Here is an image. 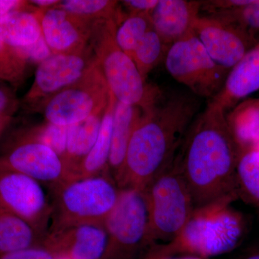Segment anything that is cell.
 Listing matches in <instances>:
<instances>
[{"label":"cell","instance_id":"7c38bea8","mask_svg":"<svg viewBox=\"0 0 259 259\" xmlns=\"http://www.w3.org/2000/svg\"><path fill=\"white\" fill-rule=\"evenodd\" d=\"M96 64L91 46L79 52L52 54L37 65L33 83L20 101L21 107L31 110L42 100L77 82Z\"/></svg>","mask_w":259,"mask_h":259},{"label":"cell","instance_id":"4316f807","mask_svg":"<svg viewBox=\"0 0 259 259\" xmlns=\"http://www.w3.org/2000/svg\"><path fill=\"white\" fill-rule=\"evenodd\" d=\"M153 29L151 14L127 15L116 26V42L126 54L132 58L143 37Z\"/></svg>","mask_w":259,"mask_h":259},{"label":"cell","instance_id":"2e32d148","mask_svg":"<svg viewBox=\"0 0 259 259\" xmlns=\"http://www.w3.org/2000/svg\"><path fill=\"white\" fill-rule=\"evenodd\" d=\"M202 7L195 0H158L151 13L153 28L169 48L194 32V26Z\"/></svg>","mask_w":259,"mask_h":259},{"label":"cell","instance_id":"1f68e13d","mask_svg":"<svg viewBox=\"0 0 259 259\" xmlns=\"http://www.w3.org/2000/svg\"><path fill=\"white\" fill-rule=\"evenodd\" d=\"M15 49L20 53V55L28 61L29 64L32 63L38 65L52 55V53L48 47L42 35L38 41L31 46Z\"/></svg>","mask_w":259,"mask_h":259},{"label":"cell","instance_id":"d590c367","mask_svg":"<svg viewBox=\"0 0 259 259\" xmlns=\"http://www.w3.org/2000/svg\"><path fill=\"white\" fill-rule=\"evenodd\" d=\"M142 259H209L204 257L194 255H172V256H166V255H159L154 254L149 251H146L143 255Z\"/></svg>","mask_w":259,"mask_h":259},{"label":"cell","instance_id":"d6986e66","mask_svg":"<svg viewBox=\"0 0 259 259\" xmlns=\"http://www.w3.org/2000/svg\"><path fill=\"white\" fill-rule=\"evenodd\" d=\"M116 100L110 92V98L102 117L96 142L90 152L75 170L71 180L87 178L108 173V161L111 149L114 110Z\"/></svg>","mask_w":259,"mask_h":259},{"label":"cell","instance_id":"f546056e","mask_svg":"<svg viewBox=\"0 0 259 259\" xmlns=\"http://www.w3.org/2000/svg\"><path fill=\"white\" fill-rule=\"evenodd\" d=\"M209 15L236 24L251 33L254 30H259V0H255L252 4L243 8Z\"/></svg>","mask_w":259,"mask_h":259},{"label":"cell","instance_id":"30bf717a","mask_svg":"<svg viewBox=\"0 0 259 259\" xmlns=\"http://www.w3.org/2000/svg\"><path fill=\"white\" fill-rule=\"evenodd\" d=\"M0 165L20 172L53 189L71 175L64 160L52 148L17 130L0 148Z\"/></svg>","mask_w":259,"mask_h":259},{"label":"cell","instance_id":"ab89813d","mask_svg":"<svg viewBox=\"0 0 259 259\" xmlns=\"http://www.w3.org/2000/svg\"><path fill=\"white\" fill-rule=\"evenodd\" d=\"M59 259H68V258H63V257H61V258H59Z\"/></svg>","mask_w":259,"mask_h":259},{"label":"cell","instance_id":"5b68a950","mask_svg":"<svg viewBox=\"0 0 259 259\" xmlns=\"http://www.w3.org/2000/svg\"><path fill=\"white\" fill-rule=\"evenodd\" d=\"M141 192L147 209L148 249L159 241L165 243L174 239L192 217L196 207L176 158Z\"/></svg>","mask_w":259,"mask_h":259},{"label":"cell","instance_id":"83f0119b","mask_svg":"<svg viewBox=\"0 0 259 259\" xmlns=\"http://www.w3.org/2000/svg\"><path fill=\"white\" fill-rule=\"evenodd\" d=\"M28 66L15 48L0 39V81L17 88L25 79Z\"/></svg>","mask_w":259,"mask_h":259},{"label":"cell","instance_id":"4fadbf2b","mask_svg":"<svg viewBox=\"0 0 259 259\" xmlns=\"http://www.w3.org/2000/svg\"><path fill=\"white\" fill-rule=\"evenodd\" d=\"M194 32L212 60L230 70L253 47L251 33L213 15H199Z\"/></svg>","mask_w":259,"mask_h":259},{"label":"cell","instance_id":"8fae6325","mask_svg":"<svg viewBox=\"0 0 259 259\" xmlns=\"http://www.w3.org/2000/svg\"><path fill=\"white\" fill-rule=\"evenodd\" d=\"M42 185L0 165V205L47 236L52 209Z\"/></svg>","mask_w":259,"mask_h":259},{"label":"cell","instance_id":"e575fe53","mask_svg":"<svg viewBox=\"0 0 259 259\" xmlns=\"http://www.w3.org/2000/svg\"><path fill=\"white\" fill-rule=\"evenodd\" d=\"M29 6L28 1L21 0H0V19L18 10L25 9Z\"/></svg>","mask_w":259,"mask_h":259},{"label":"cell","instance_id":"277c9868","mask_svg":"<svg viewBox=\"0 0 259 259\" xmlns=\"http://www.w3.org/2000/svg\"><path fill=\"white\" fill-rule=\"evenodd\" d=\"M120 189L104 173L70 180L51 189V226L49 232L83 224H104L115 207Z\"/></svg>","mask_w":259,"mask_h":259},{"label":"cell","instance_id":"ffe728a7","mask_svg":"<svg viewBox=\"0 0 259 259\" xmlns=\"http://www.w3.org/2000/svg\"><path fill=\"white\" fill-rule=\"evenodd\" d=\"M42 35L36 10L30 4L0 19V39L10 47H29L38 41Z\"/></svg>","mask_w":259,"mask_h":259},{"label":"cell","instance_id":"603a6c76","mask_svg":"<svg viewBox=\"0 0 259 259\" xmlns=\"http://www.w3.org/2000/svg\"><path fill=\"white\" fill-rule=\"evenodd\" d=\"M227 120L240 149L259 144V100L243 102Z\"/></svg>","mask_w":259,"mask_h":259},{"label":"cell","instance_id":"cb8c5ba5","mask_svg":"<svg viewBox=\"0 0 259 259\" xmlns=\"http://www.w3.org/2000/svg\"><path fill=\"white\" fill-rule=\"evenodd\" d=\"M238 197L259 207V146L240 149L236 167Z\"/></svg>","mask_w":259,"mask_h":259},{"label":"cell","instance_id":"7402d4cb","mask_svg":"<svg viewBox=\"0 0 259 259\" xmlns=\"http://www.w3.org/2000/svg\"><path fill=\"white\" fill-rule=\"evenodd\" d=\"M105 111L68 127L64 160L71 172V180L75 170L96 142Z\"/></svg>","mask_w":259,"mask_h":259},{"label":"cell","instance_id":"6da1fadb","mask_svg":"<svg viewBox=\"0 0 259 259\" xmlns=\"http://www.w3.org/2000/svg\"><path fill=\"white\" fill-rule=\"evenodd\" d=\"M199 108V97L192 93L167 95L161 90L143 109L116 180L119 188L143 192L171 166Z\"/></svg>","mask_w":259,"mask_h":259},{"label":"cell","instance_id":"e0dca14e","mask_svg":"<svg viewBox=\"0 0 259 259\" xmlns=\"http://www.w3.org/2000/svg\"><path fill=\"white\" fill-rule=\"evenodd\" d=\"M259 90V41L232 68L224 87L212 98L225 110Z\"/></svg>","mask_w":259,"mask_h":259},{"label":"cell","instance_id":"f35d334b","mask_svg":"<svg viewBox=\"0 0 259 259\" xmlns=\"http://www.w3.org/2000/svg\"><path fill=\"white\" fill-rule=\"evenodd\" d=\"M238 259H259V247L247 250Z\"/></svg>","mask_w":259,"mask_h":259},{"label":"cell","instance_id":"52a82bcc","mask_svg":"<svg viewBox=\"0 0 259 259\" xmlns=\"http://www.w3.org/2000/svg\"><path fill=\"white\" fill-rule=\"evenodd\" d=\"M164 61L174 79L209 100L221 93L231 71L212 60L194 32L172 44Z\"/></svg>","mask_w":259,"mask_h":259},{"label":"cell","instance_id":"4dcf8cb0","mask_svg":"<svg viewBox=\"0 0 259 259\" xmlns=\"http://www.w3.org/2000/svg\"><path fill=\"white\" fill-rule=\"evenodd\" d=\"M20 107L21 102L14 89L9 83L0 81V115L13 117Z\"/></svg>","mask_w":259,"mask_h":259},{"label":"cell","instance_id":"74e56055","mask_svg":"<svg viewBox=\"0 0 259 259\" xmlns=\"http://www.w3.org/2000/svg\"><path fill=\"white\" fill-rule=\"evenodd\" d=\"M13 120V117L0 115V139L4 136L5 132L9 128Z\"/></svg>","mask_w":259,"mask_h":259},{"label":"cell","instance_id":"ba28073f","mask_svg":"<svg viewBox=\"0 0 259 259\" xmlns=\"http://www.w3.org/2000/svg\"><path fill=\"white\" fill-rule=\"evenodd\" d=\"M110 90L97 64L77 82L42 100L30 111L39 112L45 122L69 127L105 111Z\"/></svg>","mask_w":259,"mask_h":259},{"label":"cell","instance_id":"8992f818","mask_svg":"<svg viewBox=\"0 0 259 259\" xmlns=\"http://www.w3.org/2000/svg\"><path fill=\"white\" fill-rule=\"evenodd\" d=\"M116 20L98 22L94 27L90 46L110 93L117 102L144 109L161 90L148 85L131 56L116 42Z\"/></svg>","mask_w":259,"mask_h":259},{"label":"cell","instance_id":"836d02e7","mask_svg":"<svg viewBox=\"0 0 259 259\" xmlns=\"http://www.w3.org/2000/svg\"><path fill=\"white\" fill-rule=\"evenodd\" d=\"M158 3V0H125L120 2L128 15L151 14Z\"/></svg>","mask_w":259,"mask_h":259},{"label":"cell","instance_id":"8d00e7d4","mask_svg":"<svg viewBox=\"0 0 259 259\" xmlns=\"http://www.w3.org/2000/svg\"><path fill=\"white\" fill-rule=\"evenodd\" d=\"M59 0H32L28 1L35 10H47L55 8L59 4Z\"/></svg>","mask_w":259,"mask_h":259},{"label":"cell","instance_id":"9c48e42d","mask_svg":"<svg viewBox=\"0 0 259 259\" xmlns=\"http://www.w3.org/2000/svg\"><path fill=\"white\" fill-rule=\"evenodd\" d=\"M147 222L142 192L120 189L117 203L104 223L107 245L102 259H139L147 249Z\"/></svg>","mask_w":259,"mask_h":259},{"label":"cell","instance_id":"5bb4252c","mask_svg":"<svg viewBox=\"0 0 259 259\" xmlns=\"http://www.w3.org/2000/svg\"><path fill=\"white\" fill-rule=\"evenodd\" d=\"M42 35L52 54L79 52L90 47L95 23L60 8L36 10Z\"/></svg>","mask_w":259,"mask_h":259},{"label":"cell","instance_id":"9a60e30c","mask_svg":"<svg viewBox=\"0 0 259 259\" xmlns=\"http://www.w3.org/2000/svg\"><path fill=\"white\" fill-rule=\"evenodd\" d=\"M107 233L104 224H83L49 232L44 245L68 259H102Z\"/></svg>","mask_w":259,"mask_h":259},{"label":"cell","instance_id":"3957f363","mask_svg":"<svg viewBox=\"0 0 259 259\" xmlns=\"http://www.w3.org/2000/svg\"><path fill=\"white\" fill-rule=\"evenodd\" d=\"M238 198L229 196L196 208L174 239L151 245L147 251L166 256L194 255L207 258L231 251L241 241L245 230L243 216L231 207Z\"/></svg>","mask_w":259,"mask_h":259},{"label":"cell","instance_id":"7a4b0ae2","mask_svg":"<svg viewBox=\"0 0 259 259\" xmlns=\"http://www.w3.org/2000/svg\"><path fill=\"white\" fill-rule=\"evenodd\" d=\"M240 148L228 125L226 110L214 100L196 117L176 158L196 208L236 196Z\"/></svg>","mask_w":259,"mask_h":259},{"label":"cell","instance_id":"484cf974","mask_svg":"<svg viewBox=\"0 0 259 259\" xmlns=\"http://www.w3.org/2000/svg\"><path fill=\"white\" fill-rule=\"evenodd\" d=\"M168 48L154 30H151L139 42L132 59L145 81L148 74L166 57Z\"/></svg>","mask_w":259,"mask_h":259},{"label":"cell","instance_id":"44dd1931","mask_svg":"<svg viewBox=\"0 0 259 259\" xmlns=\"http://www.w3.org/2000/svg\"><path fill=\"white\" fill-rule=\"evenodd\" d=\"M47 236L0 205V257L44 245Z\"/></svg>","mask_w":259,"mask_h":259},{"label":"cell","instance_id":"d6a6232c","mask_svg":"<svg viewBox=\"0 0 259 259\" xmlns=\"http://www.w3.org/2000/svg\"><path fill=\"white\" fill-rule=\"evenodd\" d=\"M61 257L45 245L32 247L12 252L0 259H59Z\"/></svg>","mask_w":259,"mask_h":259},{"label":"cell","instance_id":"ac0fdd59","mask_svg":"<svg viewBox=\"0 0 259 259\" xmlns=\"http://www.w3.org/2000/svg\"><path fill=\"white\" fill-rule=\"evenodd\" d=\"M142 113L141 107L126 105L116 100L111 149L107 168L109 175L115 182L123 166L130 140Z\"/></svg>","mask_w":259,"mask_h":259},{"label":"cell","instance_id":"f1b7e54d","mask_svg":"<svg viewBox=\"0 0 259 259\" xmlns=\"http://www.w3.org/2000/svg\"><path fill=\"white\" fill-rule=\"evenodd\" d=\"M68 127L44 123L26 128H20L25 136L49 146L64 159L66 153Z\"/></svg>","mask_w":259,"mask_h":259},{"label":"cell","instance_id":"d4e9b609","mask_svg":"<svg viewBox=\"0 0 259 259\" xmlns=\"http://www.w3.org/2000/svg\"><path fill=\"white\" fill-rule=\"evenodd\" d=\"M120 2L114 0H64L55 8H60L90 23L117 19Z\"/></svg>","mask_w":259,"mask_h":259}]
</instances>
